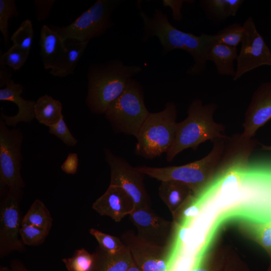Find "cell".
<instances>
[{"label":"cell","mask_w":271,"mask_h":271,"mask_svg":"<svg viewBox=\"0 0 271 271\" xmlns=\"http://www.w3.org/2000/svg\"><path fill=\"white\" fill-rule=\"evenodd\" d=\"M137 7L143 24L142 41L146 42L156 37L162 48L163 56L176 49L188 52L194 62L187 73L192 76L201 75L206 68L209 49L217 42L216 35L202 34L196 36L184 32L172 25L167 15L161 10L155 8L151 17L142 9L140 1L137 3Z\"/></svg>","instance_id":"6da1fadb"},{"label":"cell","mask_w":271,"mask_h":271,"mask_svg":"<svg viewBox=\"0 0 271 271\" xmlns=\"http://www.w3.org/2000/svg\"><path fill=\"white\" fill-rule=\"evenodd\" d=\"M143 71L140 66L126 65L117 59L91 65L87 73L85 99L89 110L104 114L110 104L124 91L129 80Z\"/></svg>","instance_id":"7a4b0ae2"},{"label":"cell","mask_w":271,"mask_h":271,"mask_svg":"<svg viewBox=\"0 0 271 271\" xmlns=\"http://www.w3.org/2000/svg\"><path fill=\"white\" fill-rule=\"evenodd\" d=\"M218 105L211 102L204 105L202 101L195 99L189 105L187 116L177 122L174 142L166 153L168 162L183 151L191 148L196 150L199 145L207 141L213 142L215 140L225 137V127L216 122L213 118Z\"/></svg>","instance_id":"3957f363"},{"label":"cell","mask_w":271,"mask_h":271,"mask_svg":"<svg viewBox=\"0 0 271 271\" xmlns=\"http://www.w3.org/2000/svg\"><path fill=\"white\" fill-rule=\"evenodd\" d=\"M228 138L217 139L213 142L210 153L197 161L179 166L152 167H136L145 175L160 181H176L189 186L194 195H199L218 165Z\"/></svg>","instance_id":"277c9868"},{"label":"cell","mask_w":271,"mask_h":271,"mask_svg":"<svg viewBox=\"0 0 271 271\" xmlns=\"http://www.w3.org/2000/svg\"><path fill=\"white\" fill-rule=\"evenodd\" d=\"M177 109L173 102L166 103L163 110L150 112L136 137V155L153 159L167 153L175 138Z\"/></svg>","instance_id":"5b68a950"},{"label":"cell","mask_w":271,"mask_h":271,"mask_svg":"<svg viewBox=\"0 0 271 271\" xmlns=\"http://www.w3.org/2000/svg\"><path fill=\"white\" fill-rule=\"evenodd\" d=\"M144 98L142 84L136 79H130L124 91L110 104L104 114L115 132L137 137L150 113Z\"/></svg>","instance_id":"8992f818"},{"label":"cell","mask_w":271,"mask_h":271,"mask_svg":"<svg viewBox=\"0 0 271 271\" xmlns=\"http://www.w3.org/2000/svg\"><path fill=\"white\" fill-rule=\"evenodd\" d=\"M23 140L20 128L10 129L0 118V184L8 189H22L25 186L21 174Z\"/></svg>","instance_id":"52a82bcc"},{"label":"cell","mask_w":271,"mask_h":271,"mask_svg":"<svg viewBox=\"0 0 271 271\" xmlns=\"http://www.w3.org/2000/svg\"><path fill=\"white\" fill-rule=\"evenodd\" d=\"M21 189H9L0 203V257L3 258L13 251L23 252L25 245L20 236L23 217L20 202Z\"/></svg>","instance_id":"ba28073f"},{"label":"cell","mask_w":271,"mask_h":271,"mask_svg":"<svg viewBox=\"0 0 271 271\" xmlns=\"http://www.w3.org/2000/svg\"><path fill=\"white\" fill-rule=\"evenodd\" d=\"M104 151L110 171L109 185L122 188L132 199L135 208L151 207V198L144 182L145 175L109 149L105 148Z\"/></svg>","instance_id":"9c48e42d"},{"label":"cell","mask_w":271,"mask_h":271,"mask_svg":"<svg viewBox=\"0 0 271 271\" xmlns=\"http://www.w3.org/2000/svg\"><path fill=\"white\" fill-rule=\"evenodd\" d=\"M242 26L244 34L234 80L258 67L271 66V50L258 32L253 19L247 18Z\"/></svg>","instance_id":"30bf717a"},{"label":"cell","mask_w":271,"mask_h":271,"mask_svg":"<svg viewBox=\"0 0 271 271\" xmlns=\"http://www.w3.org/2000/svg\"><path fill=\"white\" fill-rule=\"evenodd\" d=\"M120 239L129 249L135 264L142 271H170L177 256L162 247L140 238L132 230L123 232Z\"/></svg>","instance_id":"8fae6325"},{"label":"cell","mask_w":271,"mask_h":271,"mask_svg":"<svg viewBox=\"0 0 271 271\" xmlns=\"http://www.w3.org/2000/svg\"><path fill=\"white\" fill-rule=\"evenodd\" d=\"M129 216L140 238L152 244L167 247L171 222L158 215L151 207L136 208Z\"/></svg>","instance_id":"7c38bea8"},{"label":"cell","mask_w":271,"mask_h":271,"mask_svg":"<svg viewBox=\"0 0 271 271\" xmlns=\"http://www.w3.org/2000/svg\"><path fill=\"white\" fill-rule=\"evenodd\" d=\"M271 119V82L262 83L253 92L244 114L242 138L251 139Z\"/></svg>","instance_id":"4fadbf2b"},{"label":"cell","mask_w":271,"mask_h":271,"mask_svg":"<svg viewBox=\"0 0 271 271\" xmlns=\"http://www.w3.org/2000/svg\"><path fill=\"white\" fill-rule=\"evenodd\" d=\"M92 207L99 215L119 222L134 210L135 204L122 188L109 185L105 192L93 203Z\"/></svg>","instance_id":"5bb4252c"},{"label":"cell","mask_w":271,"mask_h":271,"mask_svg":"<svg viewBox=\"0 0 271 271\" xmlns=\"http://www.w3.org/2000/svg\"><path fill=\"white\" fill-rule=\"evenodd\" d=\"M24 91V86L20 83L12 80L5 87L0 89V101H9L17 104L18 113L13 116H9L3 112L0 118L7 125L16 127L21 122L31 123L35 119L34 107L35 101L25 99L21 95Z\"/></svg>","instance_id":"9a60e30c"},{"label":"cell","mask_w":271,"mask_h":271,"mask_svg":"<svg viewBox=\"0 0 271 271\" xmlns=\"http://www.w3.org/2000/svg\"><path fill=\"white\" fill-rule=\"evenodd\" d=\"M39 45L44 67L50 70L65 51L66 41L56 30L44 25L40 31Z\"/></svg>","instance_id":"2e32d148"},{"label":"cell","mask_w":271,"mask_h":271,"mask_svg":"<svg viewBox=\"0 0 271 271\" xmlns=\"http://www.w3.org/2000/svg\"><path fill=\"white\" fill-rule=\"evenodd\" d=\"M52 28L65 41L72 39L81 42H89L92 39L100 36L88 10L67 26Z\"/></svg>","instance_id":"e0dca14e"},{"label":"cell","mask_w":271,"mask_h":271,"mask_svg":"<svg viewBox=\"0 0 271 271\" xmlns=\"http://www.w3.org/2000/svg\"><path fill=\"white\" fill-rule=\"evenodd\" d=\"M193 194L189 186L176 181H161L158 188L160 198L168 206L174 218L184 204L193 198Z\"/></svg>","instance_id":"ac0fdd59"},{"label":"cell","mask_w":271,"mask_h":271,"mask_svg":"<svg viewBox=\"0 0 271 271\" xmlns=\"http://www.w3.org/2000/svg\"><path fill=\"white\" fill-rule=\"evenodd\" d=\"M88 43L75 41L66 44L65 51L51 68L49 73L55 77L61 78L73 74Z\"/></svg>","instance_id":"d6986e66"},{"label":"cell","mask_w":271,"mask_h":271,"mask_svg":"<svg viewBox=\"0 0 271 271\" xmlns=\"http://www.w3.org/2000/svg\"><path fill=\"white\" fill-rule=\"evenodd\" d=\"M237 49L221 43H213L207 53V59L212 61L219 75L231 76L235 74L234 61L238 57Z\"/></svg>","instance_id":"ffe728a7"},{"label":"cell","mask_w":271,"mask_h":271,"mask_svg":"<svg viewBox=\"0 0 271 271\" xmlns=\"http://www.w3.org/2000/svg\"><path fill=\"white\" fill-rule=\"evenodd\" d=\"M95 253L96 260L92 271H127L135 263L127 247L121 253L111 255L98 246Z\"/></svg>","instance_id":"44dd1931"},{"label":"cell","mask_w":271,"mask_h":271,"mask_svg":"<svg viewBox=\"0 0 271 271\" xmlns=\"http://www.w3.org/2000/svg\"><path fill=\"white\" fill-rule=\"evenodd\" d=\"M34 110L35 118L48 127L58 122L63 116L61 102L48 94L40 96L36 101Z\"/></svg>","instance_id":"7402d4cb"},{"label":"cell","mask_w":271,"mask_h":271,"mask_svg":"<svg viewBox=\"0 0 271 271\" xmlns=\"http://www.w3.org/2000/svg\"><path fill=\"white\" fill-rule=\"evenodd\" d=\"M243 2L242 0H202L199 3L207 17L217 23L235 16Z\"/></svg>","instance_id":"603a6c76"},{"label":"cell","mask_w":271,"mask_h":271,"mask_svg":"<svg viewBox=\"0 0 271 271\" xmlns=\"http://www.w3.org/2000/svg\"><path fill=\"white\" fill-rule=\"evenodd\" d=\"M53 219L42 201L36 199L23 217L22 224H30L50 231Z\"/></svg>","instance_id":"cb8c5ba5"},{"label":"cell","mask_w":271,"mask_h":271,"mask_svg":"<svg viewBox=\"0 0 271 271\" xmlns=\"http://www.w3.org/2000/svg\"><path fill=\"white\" fill-rule=\"evenodd\" d=\"M96 260L95 252L90 253L84 248L76 249L71 257L62 259L67 271H92Z\"/></svg>","instance_id":"d4e9b609"},{"label":"cell","mask_w":271,"mask_h":271,"mask_svg":"<svg viewBox=\"0 0 271 271\" xmlns=\"http://www.w3.org/2000/svg\"><path fill=\"white\" fill-rule=\"evenodd\" d=\"M89 233L96 239L99 247L109 254H117L127 248L121 239L117 237L105 233L93 228L89 229Z\"/></svg>","instance_id":"484cf974"},{"label":"cell","mask_w":271,"mask_h":271,"mask_svg":"<svg viewBox=\"0 0 271 271\" xmlns=\"http://www.w3.org/2000/svg\"><path fill=\"white\" fill-rule=\"evenodd\" d=\"M33 35L34 31L32 22L27 19L22 22L19 28L12 34L11 40L13 42V45L30 53Z\"/></svg>","instance_id":"4316f807"},{"label":"cell","mask_w":271,"mask_h":271,"mask_svg":"<svg viewBox=\"0 0 271 271\" xmlns=\"http://www.w3.org/2000/svg\"><path fill=\"white\" fill-rule=\"evenodd\" d=\"M243 34L242 25L234 23L219 31L215 35L217 43L237 48L242 40Z\"/></svg>","instance_id":"83f0119b"},{"label":"cell","mask_w":271,"mask_h":271,"mask_svg":"<svg viewBox=\"0 0 271 271\" xmlns=\"http://www.w3.org/2000/svg\"><path fill=\"white\" fill-rule=\"evenodd\" d=\"M29 53L13 45L6 52L1 54L0 64L8 66L15 71L19 70L26 62Z\"/></svg>","instance_id":"f1b7e54d"},{"label":"cell","mask_w":271,"mask_h":271,"mask_svg":"<svg viewBox=\"0 0 271 271\" xmlns=\"http://www.w3.org/2000/svg\"><path fill=\"white\" fill-rule=\"evenodd\" d=\"M50 231L30 224H22L20 229L21 239L26 245L37 246L45 240Z\"/></svg>","instance_id":"f546056e"},{"label":"cell","mask_w":271,"mask_h":271,"mask_svg":"<svg viewBox=\"0 0 271 271\" xmlns=\"http://www.w3.org/2000/svg\"><path fill=\"white\" fill-rule=\"evenodd\" d=\"M18 15L14 0H0V30L6 46L9 42V21Z\"/></svg>","instance_id":"4dcf8cb0"},{"label":"cell","mask_w":271,"mask_h":271,"mask_svg":"<svg viewBox=\"0 0 271 271\" xmlns=\"http://www.w3.org/2000/svg\"><path fill=\"white\" fill-rule=\"evenodd\" d=\"M251 231L258 243L271 255V220L255 224Z\"/></svg>","instance_id":"1f68e13d"},{"label":"cell","mask_w":271,"mask_h":271,"mask_svg":"<svg viewBox=\"0 0 271 271\" xmlns=\"http://www.w3.org/2000/svg\"><path fill=\"white\" fill-rule=\"evenodd\" d=\"M49 133L58 138L68 146L74 147L78 143V140L69 130L64 116L58 122L49 127Z\"/></svg>","instance_id":"d6a6232c"},{"label":"cell","mask_w":271,"mask_h":271,"mask_svg":"<svg viewBox=\"0 0 271 271\" xmlns=\"http://www.w3.org/2000/svg\"><path fill=\"white\" fill-rule=\"evenodd\" d=\"M79 159L76 153H69L65 161L61 165V169L65 173L75 175L78 170Z\"/></svg>","instance_id":"836d02e7"},{"label":"cell","mask_w":271,"mask_h":271,"mask_svg":"<svg viewBox=\"0 0 271 271\" xmlns=\"http://www.w3.org/2000/svg\"><path fill=\"white\" fill-rule=\"evenodd\" d=\"M193 1L183 0H163L162 1L164 7H169L172 12V16L174 20L180 22L182 19L181 8L183 4L186 3H193Z\"/></svg>","instance_id":"e575fe53"},{"label":"cell","mask_w":271,"mask_h":271,"mask_svg":"<svg viewBox=\"0 0 271 271\" xmlns=\"http://www.w3.org/2000/svg\"><path fill=\"white\" fill-rule=\"evenodd\" d=\"M55 1L38 0L35 1L36 8V16L38 21H41L45 19L49 15Z\"/></svg>","instance_id":"d590c367"},{"label":"cell","mask_w":271,"mask_h":271,"mask_svg":"<svg viewBox=\"0 0 271 271\" xmlns=\"http://www.w3.org/2000/svg\"><path fill=\"white\" fill-rule=\"evenodd\" d=\"M12 74L6 65L0 64V87H5L12 79Z\"/></svg>","instance_id":"8d00e7d4"},{"label":"cell","mask_w":271,"mask_h":271,"mask_svg":"<svg viewBox=\"0 0 271 271\" xmlns=\"http://www.w3.org/2000/svg\"><path fill=\"white\" fill-rule=\"evenodd\" d=\"M11 271H29L23 262L18 259H13L10 261Z\"/></svg>","instance_id":"74e56055"},{"label":"cell","mask_w":271,"mask_h":271,"mask_svg":"<svg viewBox=\"0 0 271 271\" xmlns=\"http://www.w3.org/2000/svg\"><path fill=\"white\" fill-rule=\"evenodd\" d=\"M127 271H142L134 263L130 266Z\"/></svg>","instance_id":"f35d334b"},{"label":"cell","mask_w":271,"mask_h":271,"mask_svg":"<svg viewBox=\"0 0 271 271\" xmlns=\"http://www.w3.org/2000/svg\"><path fill=\"white\" fill-rule=\"evenodd\" d=\"M259 145L261 146V148L260 149L261 150L271 151V146H266L260 143Z\"/></svg>","instance_id":"ab89813d"},{"label":"cell","mask_w":271,"mask_h":271,"mask_svg":"<svg viewBox=\"0 0 271 271\" xmlns=\"http://www.w3.org/2000/svg\"><path fill=\"white\" fill-rule=\"evenodd\" d=\"M0 271H11L10 268L8 266L1 265Z\"/></svg>","instance_id":"60d3db41"},{"label":"cell","mask_w":271,"mask_h":271,"mask_svg":"<svg viewBox=\"0 0 271 271\" xmlns=\"http://www.w3.org/2000/svg\"><path fill=\"white\" fill-rule=\"evenodd\" d=\"M267 271H271V263H270V265Z\"/></svg>","instance_id":"b9f144b4"}]
</instances>
